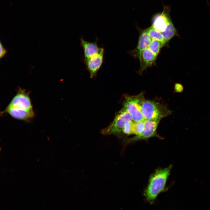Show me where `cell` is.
<instances>
[{
  "label": "cell",
  "mask_w": 210,
  "mask_h": 210,
  "mask_svg": "<svg viewBox=\"0 0 210 210\" xmlns=\"http://www.w3.org/2000/svg\"><path fill=\"white\" fill-rule=\"evenodd\" d=\"M144 121L138 122H134L133 134L138 135L141 134L144 128Z\"/></svg>",
  "instance_id": "obj_16"
},
{
  "label": "cell",
  "mask_w": 210,
  "mask_h": 210,
  "mask_svg": "<svg viewBox=\"0 0 210 210\" xmlns=\"http://www.w3.org/2000/svg\"><path fill=\"white\" fill-rule=\"evenodd\" d=\"M144 122V128L142 133L139 135L127 139L126 142L129 143L146 140L156 136V130L160 121L145 120Z\"/></svg>",
  "instance_id": "obj_5"
},
{
  "label": "cell",
  "mask_w": 210,
  "mask_h": 210,
  "mask_svg": "<svg viewBox=\"0 0 210 210\" xmlns=\"http://www.w3.org/2000/svg\"><path fill=\"white\" fill-rule=\"evenodd\" d=\"M161 33L164 37L166 46L168 45V43L171 39L178 35L171 20L169 22L165 30Z\"/></svg>",
  "instance_id": "obj_13"
},
{
  "label": "cell",
  "mask_w": 210,
  "mask_h": 210,
  "mask_svg": "<svg viewBox=\"0 0 210 210\" xmlns=\"http://www.w3.org/2000/svg\"><path fill=\"white\" fill-rule=\"evenodd\" d=\"M170 9L165 6L162 12L154 17L152 26L156 30L162 33L166 29L167 25L171 20L169 15Z\"/></svg>",
  "instance_id": "obj_8"
},
{
  "label": "cell",
  "mask_w": 210,
  "mask_h": 210,
  "mask_svg": "<svg viewBox=\"0 0 210 210\" xmlns=\"http://www.w3.org/2000/svg\"><path fill=\"white\" fill-rule=\"evenodd\" d=\"M141 111L145 120L160 121L172 113L170 110L160 103L145 98L141 103Z\"/></svg>",
  "instance_id": "obj_2"
},
{
  "label": "cell",
  "mask_w": 210,
  "mask_h": 210,
  "mask_svg": "<svg viewBox=\"0 0 210 210\" xmlns=\"http://www.w3.org/2000/svg\"><path fill=\"white\" fill-rule=\"evenodd\" d=\"M80 42L83 50L84 61L96 54L100 49V48H99L97 45V40L94 42H90L81 38Z\"/></svg>",
  "instance_id": "obj_12"
},
{
  "label": "cell",
  "mask_w": 210,
  "mask_h": 210,
  "mask_svg": "<svg viewBox=\"0 0 210 210\" xmlns=\"http://www.w3.org/2000/svg\"><path fill=\"white\" fill-rule=\"evenodd\" d=\"M174 89L175 92L181 93L183 92L184 88L180 83H176L174 84Z\"/></svg>",
  "instance_id": "obj_18"
},
{
  "label": "cell",
  "mask_w": 210,
  "mask_h": 210,
  "mask_svg": "<svg viewBox=\"0 0 210 210\" xmlns=\"http://www.w3.org/2000/svg\"><path fill=\"white\" fill-rule=\"evenodd\" d=\"M6 51L3 47L0 42V58L3 57L5 54Z\"/></svg>",
  "instance_id": "obj_19"
},
{
  "label": "cell",
  "mask_w": 210,
  "mask_h": 210,
  "mask_svg": "<svg viewBox=\"0 0 210 210\" xmlns=\"http://www.w3.org/2000/svg\"><path fill=\"white\" fill-rule=\"evenodd\" d=\"M147 32L152 40H156L162 43L165 46L164 37L161 32L155 30L152 26L146 29Z\"/></svg>",
  "instance_id": "obj_14"
},
{
  "label": "cell",
  "mask_w": 210,
  "mask_h": 210,
  "mask_svg": "<svg viewBox=\"0 0 210 210\" xmlns=\"http://www.w3.org/2000/svg\"><path fill=\"white\" fill-rule=\"evenodd\" d=\"M5 111L13 117L18 119L27 120L34 116L33 110H27L8 106Z\"/></svg>",
  "instance_id": "obj_11"
},
{
  "label": "cell",
  "mask_w": 210,
  "mask_h": 210,
  "mask_svg": "<svg viewBox=\"0 0 210 210\" xmlns=\"http://www.w3.org/2000/svg\"><path fill=\"white\" fill-rule=\"evenodd\" d=\"M139 35L137 45L133 50L128 52L135 58H138L141 53L148 48L152 39L148 35L147 29L140 31Z\"/></svg>",
  "instance_id": "obj_10"
},
{
  "label": "cell",
  "mask_w": 210,
  "mask_h": 210,
  "mask_svg": "<svg viewBox=\"0 0 210 210\" xmlns=\"http://www.w3.org/2000/svg\"><path fill=\"white\" fill-rule=\"evenodd\" d=\"M8 106L27 110H33L29 93L21 88Z\"/></svg>",
  "instance_id": "obj_7"
},
{
  "label": "cell",
  "mask_w": 210,
  "mask_h": 210,
  "mask_svg": "<svg viewBox=\"0 0 210 210\" xmlns=\"http://www.w3.org/2000/svg\"><path fill=\"white\" fill-rule=\"evenodd\" d=\"M157 57L148 48L143 50L138 58L140 63V68L137 72L138 74L141 75L147 68L155 65Z\"/></svg>",
  "instance_id": "obj_9"
},
{
  "label": "cell",
  "mask_w": 210,
  "mask_h": 210,
  "mask_svg": "<svg viewBox=\"0 0 210 210\" xmlns=\"http://www.w3.org/2000/svg\"><path fill=\"white\" fill-rule=\"evenodd\" d=\"M164 45L160 41L156 40H152L148 48L158 56L161 48Z\"/></svg>",
  "instance_id": "obj_15"
},
{
  "label": "cell",
  "mask_w": 210,
  "mask_h": 210,
  "mask_svg": "<svg viewBox=\"0 0 210 210\" xmlns=\"http://www.w3.org/2000/svg\"><path fill=\"white\" fill-rule=\"evenodd\" d=\"M172 166L157 170L150 177L144 194L147 201L153 203L158 195L165 189Z\"/></svg>",
  "instance_id": "obj_1"
},
{
  "label": "cell",
  "mask_w": 210,
  "mask_h": 210,
  "mask_svg": "<svg viewBox=\"0 0 210 210\" xmlns=\"http://www.w3.org/2000/svg\"><path fill=\"white\" fill-rule=\"evenodd\" d=\"M132 120L130 113L123 109L116 116L111 124L107 127L103 129L101 133L106 135L118 134L122 131L125 123Z\"/></svg>",
  "instance_id": "obj_4"
},
{
  "label": "cell",
  "mask_w": 210,
  "mask_h": 210,
  "mask_svg": "<svg viewBox=\"0 0 210 210\" xmlns=\"http://www.w3.org/2000/svg\"><path fill=\"white\" fill-rule=\"evenodd\" d=\"M104 52V48H100L97 53L84 61L91 78L96 77L97 73L103 63Z\"/></svg>",
  "instance_id": "obj_6"
},
{
  "label": "cell",
  "mask_w": 210,
  "mask_h": 210,
  "mask_svg": "<svg viewBox=\"0 0 210 210\" xmlns=\"http://www.w3.org/2000/svg\"><path fill=\"white\" fill-rule=\"evenodd\" d=\"M134 124L132 121L125 123L122 129L123 132L127 135L133 134Z\"/></svg>",
  "instance_id": "obj_17"
},
{
  "label": "cell",
  "mask_w": 210,
  "mask_h": 210,
  "mask_svg": "<svg viewBox=\"0 0 210 210\" xmlns=\"http://www.w3.org/2000/svg\"><path fill=\"white\" fill-rule=\"evenodd\" d=\"M143 92L134 96H126L123 109L131 116L134 122L144 121L145 119L141 111V103L144 98Z\"/></svg>",
  "instance_id": "obj_3"
}]
</instances>
